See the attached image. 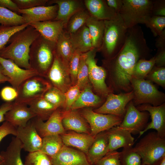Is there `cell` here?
I'll return each mask as SVG.
<instances>
[{
    "label": "cell",
    "instance_id": "603a6c76",
    "mask_svg": "<svg viewBox=\"0 0 165 165\" xmlns=\"http://www.w3.org/2000/svg\"><path fill=\"white\" fill-rule=\"evenodd\" d=\"M49 4H55L58 6L56 18L54 20L62 21L65 28L71 17L77 12L84 9L82 1L77 0H48Z\"/></svg>",
    "mask_w": 165,
    "mask_h": 165
},
{
    "label": "cell",
    "instance_id": "8fae6325",
    "mask_svg": "<svg viewBox=\"0 0 165 165\" xmlns=\"http://www.w3.org/2000/svg\"><path fill=\"white\" fill-rule=\"evenodd\" d=\"M45 78L52 86L64 93L72 86L68 68L56 51L53 64Z\"/></svg>",
    "mask_w": 165,
    "mask_h": 165
},
{
    "label": "cell",
    "instance_id": "3957f363",
    "mask_svg": "<svg viewBox=\"0 0 165 165\" xmlns=\"http://www.w3.org/2000/svg\"><path fill=\"white\" fill-rule=\"evenodd\" d=\"M56 43L49 41L40 35L30 48L29 63L31 69L39 76L45 78L53 61Z\"/></svg>",
    "mask_w": 165,
    "mask_h": 165
},
{
    "label": "cell",
    "instance_id": "277c9868",
    "mask_svg": "<svg viewBox=\"0 0 165 165\" xmlns=\"http://www.w3.org/2000/svg\"><path fill=\"white\" fill-rule=\"evenodd\" d=\"M133 149L141 156V165H156L165 155V137L156 132L148 133Z\"/></svg>",
    "mask_w": 165,
    "mask_h": 165
},
{
    "label": "cell",
    "instance_id": "836d02e7",
    "mask_svg": "<svg viewBox=\"0 0 165 165\" xmlns=\"http://www.w3.org/2000/svg\"><path fill=\"white\" fill-rule=\"evenodd\" d=\"M64 145L60 135H47L42 138L40 151L51 158L57 153Z\"/></svg>",
    "mask_w": 165,
    "mask_h": 165
},
{
    "label": "cell",
    "instance_id": "d590c367",
    "mask_svg": "<svg viewBox=\"0 0 165 165\" xmlns=\"http://www.w3.org/2000/svg\"><path fill=\"white\" fill-rule=\"evenodd\" d=\"M155 64L156 60L154 57L149 60L145 59L139 60L134 67L132 78L144 79L154 67Z\"/></svg>",
    "mask_w": 165,
    "mask_h": 165
},
{
    "label": "cell",
    "instance_id": "d6986e66",
    "mask_svg": "<svg viewBox=\"0 0 165 165\" xmlns=\"http://www.w3.org/2000/svg\"><path fill=\"white\" fill-rule=\"evenodd\" d=\"M50 158L52 165H91L84 153L64 145Z\"/></svg>",
    "mask_w": 165,
    "mask_h": 165
},
{
    "label": "cell",
    "instance_id": "83f0119b",
    "mask_svg": "<svg viewBox=\"0 0 165 165\" xmlns=\"http://www.w3.org/2000/svg\"><path fill=\"white\" fill-rule=\"evenodd\" d=\"M23 149L21 141L16 137H13L6 150L1 151L4 165H24L21 159V152Z\"/></svg>",
    "mask_w": 165,
    "mask_h": 165
},
{
    "label": "cell",
    "instance_id": "94428289",
    "mask_svg": "<svg viewBox=\"0 0 165 165\" xmlns=\"http://www.w3.org/2000/svg\"><path fill=\"white\" fill-rule=\"evenodd\" d=\"M0 165H4V161L3 160H0Z\"/></svg>",
    "mask_w": 165,
    "mask_h": 165
},
{
    "label": "cell",
    "instance_id": "c3c4849f",
    "mask_svg": "<svg viewBox=\"0 0 165 165\" xmlns=\"http://www.w3.org/2000/svg\"><path fill=\"white\" fill-rule=\"evenodd\" d=\"M19 9H30L37 6H45L48 0H13Z\"/></svg>",
    "mask_w": 165,
    "mask_h": 165
},
{
    "label": "cell",
    "instance_id": "52a82bcc",
    "mask_svg": "<svg viewBox=\"0 0 165 165\" xmlns=\"http://www.w3.org/2000/svg\"><path fill=\"white\" fill-rule=\"evenodd\" d=\"M130 82L134 105L147 104L156 106L164 103V94L159 91L150 80L132 78Z\"/></svg>",
    "mask_w": 165,
    "mask_h": 165
},
{
    "label": "cell",
    "instance_id": "ffe728a7",
    "mask_svg": "<svg viewBox=\"0 0 165 165\" xmlns=\"http://www.w3.org/2000/svg\"><path fill=\"white\" fill-rule=\"evenodd\" d=\"M107 133L108 138L107 153L122 147H133L134 143V139L131 133L119 126L111 128L107 130Z\"/></svg>",
    "mask_w": 165,
    "mask_h": 165
},
{
    "label": "cell",
    "instance_id": "ba28073f",
    "mask_svg": "<svg viewBox=\"0 0 165 165\" xmlns=\"http://www.w3.org/2000/svg\"><path fill=\"white\" fill-rule=\"evenodd\" d=\"M52 86L44 77L37 75L32 76L22 82L17 90V96L14 102L28 104L42 97Z\"/></svg>",
    "mask_w": 165,
    "mask_h": 165
},
{
    "label": "cell",
    "instance_id": "816d5d0a",
    "mask_svg": "<svg viewBox=\"0 0 165 165\" xmlns=\"http://www.w3.org/2000/svg\"><path fill=\"white\" fill-rule=\"evenodd\" d=\"M165 16V0H153L152 16Z\"/></svg>",
    "mask_w": 165,
    "mask_h": 165
},
{
    "label": "cell",
    "instance_id": "1f68e13d",
    "mask_svg": "<svg viewBox=\"0 0 165 165\" xmlns=\"http://www.w3.org/2000/svg\"><path fill=\"white\" fill-rule=\"evenodd\" d=\"M75 50L69 35L64 31L56 42L55 51L68 68Z\"/></svg>",
    "mask_w": 165,
    "mask_h": 165
},
{
    "label": "cell",
    "instance_id": "4dcf8cb0",
    "mask_svg": "<svg viewBox=\"0 0 165 165\" xmlns=\"http://www.w3.org/2000/svg\"><path fill=\"white\" fill-rule=\"evenodd\" d=\"M86 25L89 30L93 49L97 50H100L104 33V20H99L90 16Z\"/></svg>",
    "mask_w": 165,
    "mask_h": 165
},
{
    "label": "cell",
    "instance_id": "74e56055",
    "mask_svg": "<svg viewBox=\"0 0 165 165\" xmlns=\"http://www.w3.org/2000/svg\"><path fill=\"white\" fill-rule=\"evenodd\" d=\"M87 52L82 53L80 56L77 75V85L82 90L90 83L88 76V68L86 60Z\"/></svg>",
    "mask_w": 165,
    "mask_h": 165
},
{
    "label": "cell",
    "instance_id": "ee69618b",
    "mask_svg": "<svg viewBox=\"0 0 165 165\" xmlns=\"http://www.w3.org/2000/svg\"><path fill=\"white\" fill-rule=\"evenodd\" d=\"M82 53L75 50L69 61L68 68L72 85L76 84L80 58Z\"/></svg>",
    "mask_w": 165,
    "mask_h": 165
},
{
    "label": "cell",
    "instance_id": "7dc6e473",
    "mask_svg": "<svg viewBox=\"0 0 165 165\" xmlns=\"http://www.w3.org/2000/svg\"><path fill=\"white\" fill-rule=\"evenodd\" d=\"M81 92L79 88L76 84L72 86L64 93L65 101L64 107L65 108L66 111L70 110L71 106L79 97Z\"/></svg>",
    "mask_w": 165,
    "mask_h": 165
},
{
    "label": "cell",
    "instance_id": "7a4b0ae2",
    "mask_svg": "<svg viewBox=\"0 0 165 165\" xmlns=\"http://www.w3.org/2000/svg\"><path fill=\"white\" fill-rule=\"evenodd\" d=\"M40 35L29 24L12 36L8 42L9 45L0 50V57L12 60L21 68L31 69L29 63L30 47Z\"/></svg>",
    "mask_w": 165,
    "mask_h": 165
},
{
    "label": "cell",
    "instance_id": "7bdbcfd3",
    "mask_svg": "<svg viewBox=\"0 0 165 165\" xmlns=\"http://www.w3.org/2000/svg\"><path fill=\"white\" fill-rule=\"evenodd\" d=\"M144 24L150 28L154 36H159L164 30L165 16H151Z\"/></svg>",
    "mask_w": 165,
    "mask_h": 165
},
{
    "label": "cell",
    "instance_id": "44dd1931",
    "mask_svg": "<svg viewBox=\"0 0 165 165\" xmlns=\"http://www.w3.org/2000/svg\"><path fill=\"white\" fill-rule=\"evenodd\" d=\"M28 106L25 104L13 102L11 109L5 115V121L16 128L25 126L30 120L36 116Z\"/></svg>",
    "mask_w": 165,
    "mask_h": 165
},
{
    "label": "cell",
    "instance_id": "5b68a950",
    "mask_svg": "<svg viewBox=\"0 0 165 165\" xmlns=\"http://www.w3.org/2000/svg\"><path fill=\"white\" fill-rule=\"evenodd\" d=\"M104 21V33L100 50L110 58L117 54L123 45L127 29L119 14L114 20Z\"/></svg>",
    "mask_w": 165,
    "mask_h": 165
},
{
    "label": "cell",
    "instance_id": "8992f818",
    "mask_svg": "<svg viewBox=\"0 0 165 165\" xmlns=\"http://www.w3.org/2000/svg\"><path fill=\"white\" fill-rule=\"evenodd\" d=\"M153 0H123L119 14L126 28L128 29L139 24H145L152 16Z\"/></svg>",
    "mask_w": 165,
    "mask_h": 165
},
{
    "label": "cell",
    "instance_id": "4316f807",
    "mask_svg": "<svg viewBox=\"0 0 165 165\" xmlns=\"http://www.w3.org/2000/svg\"><path fill=\"white\" fill-rule=\"evenodd\" d=\"M108 138L107 130L97 134L86 155L87 160L91 164L96 162L107 153Z\"/></svg>",
    "mask_w": 165,
    "mask_h": 165
},
{
    "label": "cell",
    "instance_id": "9c48e42d",
    "mask_svg": "<svg viewBox=\"0 0 165 165\" xmlns=\"http://www.w3.org/2000/svg\"><path fill=\"white\" fill-rule=\"evenodd\" d=\"M81 115L89 124L90 134L94 137L101 132L119 126L123 118L115 115L97 113L89 108L83 109Z\"/></svg>",
    "mask_w": 165,
    "mask_h": 165
},
{
    "label": "cell",
    "instance_id": "9a60e30c",
    "mask_svg": "<svg viewBox=\"0 0 165 165\" xmlns=\"http://www.w3.org/2000/svg\"><path fill=\"white\" fill-rule=\"evenodd\" d=\"M0 64L3 73L9 78V82L17 90L20 85L24 81L32 76L38 75L37 72L34 70L21 68L12 60L1 57Z\"/></svg>",
    "mask_w": 165,
    "mask_h": 165
},
{
    "label": "cell",
    "instance_id": "f6af8a7d",
    "mask_svg": "<svg viewBox=\"0 0 165 165\" xmlns=\"http://www.w3.org/2000/svg\"><path fill=\"white\" fill-rule=\"evenodd\" d=\"M121 152L115 150L108 152L94 165H121Z\"/></svg>",
    "mask_w": 165,
    "mask_h": 165
},
{
    "label": "cell",
    "instance_id": "f35d334b",
    "mask_svg": "<svg viewBox=\"0 0 165 165\" xmlns=\"http://www.w3.org/2000/svg\"><path fill=\"white\" fill-rule=\"evenodd\" d=\"M42 97L57 108L64 107V93L52 86L45 92Z\"/></svg>",
    "mask_w": 165,
    "mask_h": 165
},
{
    "label": "cell",
    "instance_id": "b9f144b4",
    "mask_svg": "<svg viewBox=\"0 0 165 165\" xmlns=\"http://www.w3.org/2000/svg\"><path fill=\"white\" fill-rule=\"evenodd\" d=\"M24 165H52L49 156L40 151L29 153L25 157Z\"/></svg>",
    "mask_w": 165,
    "mask_h": 165
},
{
    "label": "cell",
    "instance_id": "7402d4cb",
    "mask_svg": "<svg viewBox=\"0 0 165 165\" xmlns=\"http://www.w3.org/2000/svg\"><path fill=\"white\" fill-rule=\"evenodd\" d=\"M45 39L56 43L64 31V26L60 20H50L37 22L29 24Z\"/></svg>",
    "mask_w": 165,
    "mask_h": 165
},
{
    "label": "cell",
    "instance_id": "680465c9",
    "mask_svg": "<svg viewBox=\"0 0 165 165\" xmlns=\"http://www.w3.org/2000/svg\"><path fill=\"white\" fill-rule=\"evenodd\" d=\"M9 78L6 76L3 73L2 67L0 64V84L6 82H9Z\"/></svg>",
    "mask_w": 165,
    "mask_h": 165
},
{
    "label": "cell",
    "instance_id": "d4e9b609",
    "mask_svg": "<svg viewBox=\"0 0 165 165\" xmlns=\"http://www.w3.org/2000/svg\"><path fill=\"white\" fill-rule=\"evenodd\" d=\"M62 123L65 130L90 134V128L85 119L76 110L63 112Z\"/></svg>",
    "mask_w": 165,
    "mask_h": 165
},
{
    "label": "cell",
    "instance_id": "e575fe53",
    "mask_svg": "<svg viewBox=\"0 0 165 165\" xmlns=\"http://www.w3.org/2000/svg\"><path fill=\"white\" fill-rule=\"evenodd\" d=\"M90 16L88 11L84 8L76 13L70 18L67 24L66 33L71 35L75 33L86 24Z\"/></svg>",
    "mask_w": 165,
    "mask_h": 165
},
{
    "label": "cell",
    "instance_id": "9f6ffc18",
    "mask_svg": "<svg viewBox=\"0 0 165 165\" xmlns=\"http://www.w3.org/2000/svg\"><path fill=\"white\" fill-rule=\"evenodd\" d=\"M105 1L108 6L119 14L122 6L123 0H106Z\"/></svg>",
    "mask_w": 165,
    "mask_h": 165
},
{
    "label": "cell",
    "instance_id": "484cf974",
    "mask_svg": "<svg viewBox=\"0 0 165 165\" xmlns=\"http://www.w3.org/2000/svg\"><path fill=\"white\" fill-rule=\"evenodd\" d=\"M60 135L65 145L78 148L86 155L95 138L90 134L75 132L64 134Z\"/></svg>",
    "mask_w": 165,
    "mask_h": 165
},
{
    "label": "cell",
    "instance_id": "db71d44e",
    "mask_svg": "<svg viewBox=\"0 0 165 165\" xmlns=\"http://www.w3.org/2000/svg\"><path fill=\"white\" fill-rule=\"evenodd\" d=\"M0 6L8 9L19 14V9L13 0H0Z\"/></svg>",
    "mask_w": 165,
    "mask_h": 165
},
{
    "label": "cell",
    "instance_id": "2e32d148",
    "mask_svg": "<svg viewBox=\"0 0 165 165\" xmlns=\"http://www.w3.org/2000/svg\"><path fill=\"white\" fill-rule=\"evenodd\" d=\"M141 111L148 112L151 116V121L147 124L145 128L140 132L138 138L150 129H154L161 137H165V104L153 106L149 104H143L137 108Z\"/></svg>",
    "mask_w": 165,
    "mask_h": 165
},
{
    "label": "cell",
    "instance_id": "91938a15",
    "mask_svg": "<svg viewBox=\"0 0 165 165\" xmlns=\"http://www.w3.org/2000/svg\"><path fill=\"white\" fill-rule=\"evenodd\" d=\"M156 165H165V155Z\"/></svg>",
    "mask_w": 165,
    "mask_h": 165
},
{
    "label": "cell",
    "instance_id": "ab89813d",
    "mask_svg": "<svg viewBox=\"0 0 165 165\" xmlns=\"http://www.w3.org/2000/svg\"><path fill=\"white\" fill-rule=\"evenodd\" d=\"M29 25L26 24L14 26H0V50L5 47L12 36Z\"/></svg>",
    "mask_w": 165,
    "mask_h": 165
},
{
    "label": "cell",
    "instance_id": "bcb514c9",
    "mask_svg": "<svg viewBox=\"0 0 165 165\" xmlns=\"http://www.w3.org/2000/svg\"><path fill=\"white\" fill-rule=\"evenodd\" d=\"M148 80L163 88L165 87V68L154 66L147 76Z\"/></svg>",
    "mask_w": 165,
    "mask_h": 165
},
{
    "label": "cell",
    "instance_id": "11a10c76",
    "mask_svg": "<svg viewBox=\"0 0 165 165\" xmlns=\"http://www.w3.org/2000/svg\"><path fill=\"white\" fill-rule=\"evenodd\" d=\"M13 103V102H5L0 106V123L5 121V115L11 109Z\"/></svg>",
    "mask_w": 165,
    "mask_h": 165
},
{
    "label": "cell",
    "instance_id": "f546056e",
    "mask_svg": "<svg viewBox=\"0 0 165 165\" xmlns=\"http://www.w3.org/2000/svg\"><path fill=\"white\" fill-rule=\"evenodd\" d=\"M68 35L75 50L83 53L94 49L89 30L86 24L74 33Z\"/></svg>",
    "mask_w": 165,
    "mask_h": 165
},
{
    "label": "cell",
    "instance_id": "cb8c5ba5",
    "mask_svg": "<svg viewBox=\"0 0 165 165\" xmlns=\"http://www.w3.org/2000/svg\"><path fill=\"white\" fill-rule=\"evenodd\" d=\"M84 2L90 16L97 19L112 20L117 18L119 15L108 6L105 0H85Z\"/></svg>",
    "mask_w": 165,
    "mask_h": 165
},
{
    "label": "cell",
    "instance_id": "ac0fdd59",
    "mask_svg": "<svg viewBox=\"0 0 165 165\" xmlns=\"http://www.w3.org/2000/svg\"><path fill=\"white\" fill-rule=\"evenodd\" d=\"M58 10L57 5L50 6H40L24 9H19V14H22L25 23H31L54 20Z\"/></svg>",
    "mask_w": 165,
    "mask_h": 165
},
{
    "label": "cell",
    "instance_id": "5bb4252c",
    "mask_svg": "<svg viewBox=\"0 0 165 165\" xmlns=\"http://www.w3.org/2000/svg\"><path fill=\"white\" fill-rule=\"evenodd\" d=\"M63 112L57 108L46 122L37 116L31 119L38 134L42 138L45 136L65 134L62 123Z\"/></svg>",
    "mask_w": 165,
    "mask_h": 165
},
{
    "label": "cell",
    "instance_id": "60d3db41",
    "mask_svg": "<svg viewBox=\"0 0 165 165\" xmlns=\"http://www.w3.org/2000/svg\"><path fill=\"white\" fill-rule=\"evenodd\" d=\"M121 165H141L140 155L133 149V147L123 148L121 152Z\"/></svg>",
    "mask_w": 165,
    "mask_h": 165
},
{
    "label": "cell",
    "instance_id": "7c38bea8",
    "mask_svg": "<svg viewBox=\"0 0 165 165\" xmlns=\"http://www.w3.org/2000/svg\"><path fill=\"white\" fill-rule=\"evenodd\" d=\"M149 116L148 112L139 111L131 101L127 105L123 120L118 126L131 134H138L146 127Z\"/></svg>",
    "mask_w": 165,
    "mask_h": 165
},
{
    "label": "cell",
    "instance_id": "f1b7e54d",
    "mask_svg": "<svg viewBox=\"0 0 165 165\" xmlns=\"http://www.w3.org/2000/svg\"><path fill=\"white\" fill-rule=\"evenodd\" d=\"M90 83L81 91L79 97L71 106L70 110H76L84 108L97 106L102 101L101 97L95 94Z\"/></svg>",
    "mask_w": 165,
    "mask_h": 165
},
{
    "label": "cell",
    "instance_id": "6da1fadb",
    "mask_svg": "<svg viewBox=\"0 0 165 165\" xmlns=\"http://www.w3.org/2000/svg\"><path fill=\"white\" fill-rule=\"evenodd\" d=\"M150 51L141 27L138 25L127 29L121 48L115 55L109 58V67L114 89L131 91L130 81L134 67L138 60L145 59Z\"/></svg>",
    "mask_w": 165,
    "mask_h": 165
},
{
    "label": "cell",
    "instance_id": "4fadbf2b",
    "mask_svg": "<svg viewBox=\"0 0 165 165\" xmlns=\"http://www.w3.org/2000/svg\"><path fill=\"white\" fill-rule=\"evenodd\" d=\"M134 97L133 90L117 94L111 93L106 97L105 103L94 111L99 113L112 114L123 118L127 105Z\"/></svg>",
    "mask_w": 165,
    "mask_h": 165
},
{
    "label": "cell",
    "instance_id": "681fc988",
    "mask_svg": "<svg viewBox=\"0 0 165 165\" xmlns=\"http://www.w3.org/2000/svg\"><path fill=\"white\" fill-rule=\"evenodd\" d=\"M17 90L12 86H6L3 87L0 92L1 98L5 102H12L16 98Z\"/></svg>",
    "mask_w": 165,
    "mask_h": 165
},
{
    "label": "cell",
    "instance_id": "30bf717a",
    "mask_svg": "<svg viewBox=\"0 0 165 165\" xmlns=\"http://www.w3.org/2000/svg\"><path fill=\"white\" fill-rule=\"evenodd\" d=\"M97 51L94 49L87 52L86 62L88 68L89 80L96 92L103 97H106L111 91L105 83L106 70L97 64L95 57Z\"/></svg>",
    "mask_w": 165,
    "mask_h": 165
},
{
    "label": "cell",
    "instance_id": "6f0895ef",
    "mask_svg": "<svg viewBox=\"0 0 165 165\" xmlns=\"http://www.w3.org/2000/svg\"><path fill=\"white\" fill-rule=\"evenodd\" d=\"M156 46L158 49L165 48V29L156 39Z\"/></svg>",
    "mask_w": 165,
    "mask_h": 165
},
{
    "label": "cell",
    "instance_id": "f907efd6",
    "mask_svg": "<svg viewBox=\"0 0 165 165\" xmlns=\"http://www.w3.org/2000/svg\"><path fill=\"white\" fill-rule=\"evenodd\" d=\"M9 134H12L16 136V128L9 122L5 121L0 126V142L4 138ZM0 160H3L0 155Z\"/></svg>",
    "mask_w": 165,
    "mask_h": 165
},
{
    "label": "cell",
    "instance_id": "8d00e7d4",
    "mask_svg": "<svg viewBox=\"0 0 165 165\" xmlns=\"http://www.w3.org/2000/svg\"><path fill=\"white\" fill-rule=\"evenodd\" d=\"M26 24L23 17L6 8L0 6V24L14 26Z\"/></svg>",
    "mask_w": 165,
    "mask_h": 165
},
{
    "label": "cell",
    "instance_id": "f5cc1de1",
    "mask_svg": "<svg viewBox=\"0 0 165 165\" xmlns=\"http://www.w3.org/2000/svg\"><path fill=\"white\" fill-rule=\"evenodd\" d=\"M154 57L156 60L155 66L164 67L165 65V48L158 49L157 52Z\"/></svg>",
    "mask_w": 165,
    "mask_h": 165
},
{
    "label": "cell",
    "instance_id": "d6a6232c",
    "mask_svg": "<svg viewBox=\"0 0 165 165\" xmlns=\"http://www.w3.org/2000/svg\"><path fill=\"white\" fill-rule=\"evenodd\" d=\"M28 105L36 116L43 121L47 120L57 108L42 97L32 101Z\"/></svg>",
    "mask_w": 165,
    "mask_h": 165
},
{
    "label": "cell",
    "instance_id": "e0dca14e",
    "mask_svg": "<svg viewBox=\"0 0 165 165\" xmlns=\"http://www.w3.org/2000/svg\"><path fill=\"white\" fill-rule=\"evenodd\" d=\"M21 142L23 149L29 153L39 151L42 138L38 134L31 119L24 126L16 128V136Z\"/></svg>",
    "mask_w": 165,
    "mask_h": 165
}]
</instances>
